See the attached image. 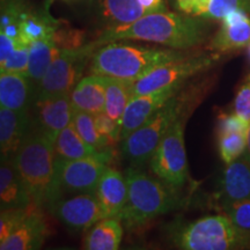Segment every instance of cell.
Listing matches in <instances>:
<instances>
[{
    "instance_id": "1",
    "label": "cell",
    "mask_w": 250,
    "mask_h": 250,
    "mask_svg": "<svg viewBox=\"0 0 250 250\" xmlns=\"http://www.w3.org/2000/svg\"><path fill=\"white\" fill-rule=\"evenodd\" d=\"M208 19L189 14L160 12L144 15L134 22L103 30L95 41L99 46L121 41H145L176 50L201 45L208 33Z\"/></svg>"
},
{
    "instance_id": "2",
    "label": "cell",
    "mask_w": 250,
    "mask_h": 250,
    "mask_svg": "<svg viewBox=\"0 0 250 250\" xmlns=\"http://www.w3.org/2000/svg\"><path fill=\"white\" fill-rule=\"evenodd\" d=\"M186 57L181 50L111 42L99 46L90 58V73L136 81L153 68Z\"/></svg>"
},
{
    "instance_id": "3",
    "label": "cell",
    "mask_w": 250,
    "mask_h": 250,
    "mask_svg": "<svg viewBox=\"0 0 250 250\" xmlns=\"http://www.w3.org/2000/svg\"><path fill=\"white\" fill-rule=\"evenodd\" d=\"M55 144L33 127L13 156L31 201L41 210H49L61 198L55 176Z\"/></svg>"
},
{
    "instance_id": "4",
    "label": "cell",
    "mask_w": 250,
    "mask_h": 250,
    "mask_svg": "<svg viewBox=\"0 0 250 250\" xmlns=\"http://www.w3.org/2000/svg\"><path fill=\"white\" fill-rule=\"evenodd\" d=\"M125 179L127 183V201L120 215L124 226L129 228L144 226L179 206L180 198L171 191L170 186L152 179L136 167L127 168Z\"/></svg>"
},
{
    "instance_id": "5",
    "label": "cell",
    "mask_w": 250,
    "mask_h": 250,
    "mask_svg": "<svg viewBox=\"0 0 250 250\" xmlns=\"http://www.w3.org/2000/svg\"><path fill=\"white\" fill-rule=\"evenodd\" d=\"M170 236L174 245L184 250L250 249V230L237 226L227 214L208 215L180 224Z\"/></svg>"
},
{
    "instance_id": "6",
    "label": "cell",
    "mask_w": 250,
    "mask_h": 250,
    "mask_svg": "<svg viewBox=\"0 0 250 250\" xmlns=\"http://www.w3.org/2000/svg\"><path fill=\"white\" fill-rule=\"evenodd\" d=\"M181 102L177 94L168 100L147 122L121 140V152L131 167H143L151 161L156 147L175 121L181 116Z\"/></svg>"
},
{
    "instance_id": "7",
    "label": "cell",
    "mask_w": 250,
    "mask_h": 250,
    "mask_svg": "<svg viewBox=\"0 0 250 250\" xmlns=\"http://www.w3.org/2000/svg\"><path fill=\"white\" fill-rule=\"evenodd\" d=\"M98 45L95 42H92L80 48L59 50L41 81L36 99L71 93L73 87L80 81Z\"/></svg>"
},
{
    "instance_id": "8",
    "label": "cell",
    "mask_w": 250,
    "mask_h": 250,
    "mask_svg": "<svg viewBox=\"0 0 250 250\" xmlns=\"http://www.w3.org/2000/svg\"><path fill=\"white\" fill-rule=\"evenodd\" d=\"M110 160L108 152H100L89 158L67 160L55 155V176L59 196H73L95 192Z\"/></svg>"
},
{
    "instance_id": "9",
    "label": "cell",
    "mask_w": 250,
    "mask_h": 250,
    "mask_svg": "<svg viewBox=\"0 0 250 250\" xmlns=\"http://www.w3.org/2000/svg\"><path fill=\"white\" fill-rule=\"evenodd\" d=\"M186 117L180 116L174 122L149 161L153 173L173 189L182 187L189 176L184 145Z\"/></svg>"
},
{
    "instance_id": "10",
    "label": "cell",
    "mask_w": 250,
    "mask_h": 250,
    "mask_svg": "<svg viewBox=\"0 0 250 250\" xmlns=\"http://www.w3.org/2000/svg\"><path fill=\"white\" fill-rule=\"evenodd\" d=\"M215 61H217L215 56H196V57H184L160 65L139 78L138 80L133 81L131 86L132 98L168 87L182 85L187 79L208 70Z\"/></svg>"
},
{
    "instance_id": "11",
    "label": "cell",
    "mask_w": 250,
    "mask_h": 250,
    "mask_svg": "<svg viewBox=\"0 0 250 250\" xmlns=\"http://www.w3.org/2000/svg\"><path fill=\"white\" fill-rule=\"evenodd\" d=\"M48 212L73 233L87 232L105 218L95 192L62 197L50 206Z\"/></svg>"
},
{
    "instance_id": "12",
    "label": "cell",
    "mask_w": 250,
    "mask_h": 250,
    "mask_svg": "<svg viewBox=\"0 0 250 250\" xmlns=\"http://www.w3.org/2000/svg\"><path fill=\"white\" fill-rule=\"evenodd\" d=\"M33 127L56 144L59 133L73 121L74 108L70 93L39 98L34 102Z\"/></svg>"
},
{
    "instance_id": "13",
    "label": "cell",
    "mask_w": 250,
    "mask_h": 250,
    "mask_svg": "<svg viewBox=\"0 0 250 250\" xmlns=\"http://www.w3.org/2000/svg\"><path fill=\"white\" fill-rule=\"evenodd\" d=\"M180 90L181 85L131 98L122 120L121 140L126 138L134 130L147 122L168 100L179 94Z\"/></svg>"
},
{
    "instance_id": "14",
    "label": "cell",
    "mask_w": 250,
    "mask_h": 250,
    "mask_svg": "<svg viewBox=\"0 0 250 250\" xmlns=\"http://www.w3.org/2000/svg\"><path fill=\"white\" fill-rule=\"evenodd\" d=\"M217 197L221 208L250 199V156L246 152L226 165L219 180Z\"/></svg>"
},
{
    "instance_id": "15",
    "label": "cell",
    "mask_w": 250,
    "mask_h": 250,
    "mask_svg": "<svg viewBox=\"0 0 250 250\" xmlns=\"http://www.w3.org/2000/svg\"><path fill=\"white\" fill-rule=\"evenodd\" d=\"M49 228L42 210L35 204L28 208L23 220L5 241L0 242L1 250H35L43 246L49 235Z\"/></svg>"
},
{
    "instance_id": "16",
    "label": "cell",
    "mask_w": 250,
    "mask_h": 250,
    "mask_svg": "<svg viewBox=\"0 0 250 250\" xmlns=\"http://www.w3.org/2000/svg\"><path fill=\"white\" fill-rule=\"evenodd\" d=\"M221 26L211 41L210 48L219 54L235 51L250 44V15L235 9L221 19Z\"/></svg>"
},
{
    "instance_id": "17",
    "label": "cell",
    "mask_w": 250,
    "mask_h": 250,
    "mask_svg": "<svg viewBox=\"0 0 250 250\" xmlns=\"http://www.w3.org/2000/svg\"><path fill=\"white\" fill-rule=\"evenodd\" d=\"M37 95L35 83L27 74L2 72L0 74V107L29 111Z\"/></svg>"
},
{
    "instance_id": "18",
    "label": "cell",
    "mask_w": 250,
    "mask_h": 250,
    "mask_svg": "<svg viewBox=\"0 0 250 250\" xmlns=\"http://www.w3.org/2000/svg\"><path fill=\"white\" fill-rule=\"evenodd\" d=\"M33 130L29 111L0 108V152L1 159H13L28 133Z\"/></svg>"
},
{
    "instance_id": "19",
    "label": "cell",
    "mask_w": 250,
    "mask_h": 250,
    "mask_svg": "<svg viewBox=\"0 0 250 250\" xmlns=\"http://www.w3.org/2000/svg\"><path fill=\"white\" fill-rule=\"evenodd\" d=\"M95 193L104 217L120 219L121 212L127 201V183L123 174L115 168H105Z\"/></svg>"
},
{
    "instance_id": "20",
    "label": "cell",
    "mask_w": 250,
    "mask_h": 250,
    "mask_svg": "<svg viewBox=\"0 0 250 250\" xmlns=\"http://www.w3.org/2000/svg\"><path fill=\"white\" fill-rule=\"evenodd\" d=\"M34 204L13 159H1L0 165V208H24Z\"/></svg>"
},
{
    "instance_id": "21",
    "label": "cell",
    "mask_w": 250,
    "mask_h": 250,
    "mask_svg": "<svg viewBox=\"0 0 250 250\" xmlns=\"http://www.w3.org/2000/svg\"><path fill=\"white\" fill-rule=\"evenodd\" d=\"M94 9L104 30L126 26L147 15L139 0H95Z\"/></svg>"
},
{
    "instance_id": "22",
    "label": "cell",
    "mask_w": 250,
    "mask_h": 250,
    "mask_svg": "<svg viewBox=\"0 0 250 250\" xmlns=\"http://www.w3.org/2000/svg\"><path fill=\"white\" fill-rule=\"evenodd\" d=\"M74 110L99 114L104 111L105 88L102 77L90 73L81 78L70 93Z\"/></svg>"
},
{
    "instance_id": "23",
    "label": "cell",
    "mask_w": 250,
    "mask_h": 250,
    "mask_svg": "<svg viewBox=\"0 0 250 250\" xmlns=\"http://www.w3.org/2000/svg\"><path fill=\"white\" fill-rule=\"evenodd\" d=\"M62 26V21L57 20L50 14L49 4L39 11H29L20 23V40L21 42L30 43L39 40L54 39L56 30Z\"/></svg>"
},
{
    "instance_id": "24",
    "label": "cell",
    "mask_w": 250,
    "mask_h": 250,
    "mask_svg": "<svg viewBox=\"0 0 250 250\" xmlns=\"http://www.w3.org/2000/svg\"><path fill=\"white\" fill-rule=\"evenodd\" d=\"M123 239V223L118 218H103L87 230L83 249L116 250Z\"/></svg>"
},
{
    "instance_id": "25",
    "label": "cell",
    "mask_w": 250,
    "mask_h": 250,
    "mask_svg": "<svg viewBox=\"0 0 250 250\" xmlns=\"http://www.w3.org/2000/svg\"><path fill=\"white\" fill-rule=\"evenodd\" d=\"M101 77L105 88L104 112L122 126L124 111L132 98V92H131L132 81L107 76Z\"/></svg>"
},
{
    "instance_id": "26",
    "label": "cell",
    "mask_w": 250,
    "mask_h": 250,
    "mask_svg": "<svg viewBox=\"0 0 250 250\" xmlns=\"http://www.w3.org/2000/svg\"><path fill=\"white\" fill-rule=\"evenodd\" d=\"M61 48L56 44L54 39L39 40L29 45V64H28L27 76L35 83L37 90L43 77Z\"/></svg>"
},
{
    "instance_id": "27",
    "label": "cell",
    "mask_w": 250,
    "mask_h": 250,
    "mask_svg": "<svg viewBox=\"0 0 250 250\" xmlns=\"http://www.w3.org/2000/svg\"><path fill=\"white\" fill-rule=\"evenodd\" d=\"M55 153L56 155L62 156L67 160H74V159L95 156L100 152L99 149L90 146L81 138L76 127L71 123L59 133L55 144Z\"/></svg>"
},
{
    "instance_id": "28",
    "label": "cell",
    "mask_w": 250,
    "mask_h": 250,
    "mask_svg": "<svg viewBox=\"0 0 250 250\" xmlns=\"http://www.w3.org/2000/svg\"><path fill=\"white\" fill-rule=\"evenodd\" d=\"M235 9L250 15V0H198L192 15L208 20H221Z\"/></svg>"
},
{
    "instance_id": "29",
    "label": "cell",
    "mask_w": 250,
    "mask_h": 250,
    "mask_svg": "<svg viewBox=\"0 0 250 250\" xmlns=\"http://www.w3.org/2000/svg\"><path fill=\"white\" fill-rule=\"evenodd\" d=\"M27 12L24 0H1L0 31L12 39L20 40V23Z\"/></svg>"
},
{
    "instance_id": "30",
    "label": "cell",
    "mask_w": 250,
    "mask_h": 250,
    "mask_svg": "<svg viewBox=\"0 0 250 250\" xmlns=\"http://www.w3.org/2000/svg\"><path fill=\"white\" fill-rule=\"evenodd\" d=\"M217 144L220 159L225 165H228L239 159L246 152L248 145V133H217Z\"/></svg>"
},
{
    "instance_id": "31",
    "label": "cell",
    "mask_w": 250,
    "mask_h": 250,
    "mask_svg": "<svg viewBox=\"0 0 250 250\" xmlns=\"http://www.w3.org/2000/svg\"><path fill=\"white\" fill-rule=\"evenodd\" d=\"M72 124L76 127L77 132L80 134L81 138L96 149L107 147L109 144H110L107 139L103 138L101 134L99 133L98 129H96L93 114L76 110L74 111Z\"/></svg>"
},
{
    "instance_id": "32",
    "label": "cell",
    "mask_w": 250,
    "mask_h": 250,
    "mask_svg": "<svg viewBox=\"0 0 250 250\" xmlns=\"http://www.w3.org/2000/svg\"><path fill=\"white\" fill-rule=\"evenodd\" d=\"M29 45L28 43L18 41L17 48L7 61L0 65V73L2 72H18L27 74L29 64Z\"/></svg>"
},
{
    "instance_id": "33",
    "label": "cell",
    "mask_w": 250,
    "mask_h": 250,
    "mask_svg": "<svg viewBox=\"0 0 250 250\" xmlns=\"http://www.w3.org/2000/svg\"><path fill=\"white\" fill-rule=\"evenodd\" d=\"M233 112L250 126V73L237 88L233 102Z\"/></svg>"
},
{
    "instance_id": "34",
    "label": "cell",
    "mask_w": 250,
    "mask_h": 250,
    "mask_svg": "<svg viewBox=\"0 0 250 250\" xmlns=\"http://www.w3.org/2000/svg\"><path fill=\"white\" fill-rule=\"evenodd\" d=\"M29 208V206H28ZM28 208L1 210L0 214V242L5 241L26 217Z\"/></svg>"
},
{
    "instance_id": "35",
    "label": "cell",
    "mask_w": 250,
    "mask_h": 250,
    "mask_svg": "<svg viewBox=\"0 0 250 250\" xmlns=\"http://www.w3.org/2000/svg\"><path fill=\"white\" fill-rule=\"evenodd\" d=\"M94 121H95L99 133L109 143H117L121 139L122 126L114 120H111L104 111L94 115Z\"/></svg>"
},
{
    "instance_id": "36",
    "label": "cell",
    "mask_w": 250,
    "mask_h": 250,
    "mask_svg": "<svg viewBox=\"0 0 250 250\" xmlns=\"http://www.w3.org/2000/svg\"><path fill=\"white\" fill-rule=\"evenodd\" d=\"M250 126L234 112H223L218 116L217 133L245 132L249 133Z\"/></svg>"
},
{
    "instance_id": "37",
    "label": "cell",
    "mask_w": 250,
    "mask_h": 250,
    "mask_svg": "<svg viewBox=\"0 0 250 250\" xmlns=\"http://www.w3.org/2000/svg\"><path fill=\"white\" fill-rule=\"evenodd\" d=\"M226 214L233 220V223L243 229L250 230V199L235 203L223 208Z\"/></svg>"
},
{
    "instance_id": "38",
    "label": "cell",
    "mask_w": 250,
    "mask_h": 250,
    "mask_svg": "<svg viewBox=\"0 0 250 250\" xmlns=\"http://www.w3.org/2000/svg\"><path fill=\"white\" fill-rule=\"evenodd\" d=\"M54 41L61 49H74L85 45L83 44V34L79 30L65 29L62 26L56 30Z\"/></svg>"
},
{
    "instance_id": "39",
    "label": "cell",
    "mask_w": 250,
    "mask_h": 250,
    "mask_svg": "<svg viewBox=\"0 0 250 250\" xmlns=\"http://www.w3.org/2000/svg\"><path fill=\"white\" fill-rule=\"evenodd\" d=\"M18 41L12 39L5 33L0 31V65L4 64L7 59L11 57L13 51L17 48Z\"/></svg>"
},
{
    "instance_id": "40",
    "label": "cell",
    "mask_w": 250,
    "mask_h": 250,
    "mask_svg": "<svg viewBox=\"0 0 250 250\" xmlns=\"http://www.w3.org/2000/svg\"><path fill=\"white\" fill-rule=\"evenodd\" d=\"M139 1L147 14L167 12V5L165 0H139Z\"/></svg>"
},
{
    "instance_id": "41",
    "label": "cell",
    "mask_w": 250,
    "mask_h": 250,
    "mask_svg": "<svg viewBox=\"0 0 250 250\" xmlns=\"http://www.w3.org/2000/svg\"><path fill=\"white\" fill-rule=\"evenodd\" d=\"M175 7L184 14L192 15L198 0H171Z\"/></svg>"
},
{
    "instance_id": "42",
    "label": "cell",
    "mask_w": 250,
    "mask_h": 250,
    "mask_svg": "<svg viewBox=\"0 0 250 250\" xmlns=\"http://www.w3.org/2000/svg\"><path fill=\"white\" fill-rule=\"evenodd\" d=\"M246 153L250 156V129H249V133H248V145H247Z\"/></svg>"
},
{
    "instance_id": "43",
    "label": "cell",
    "mask_w": 250,
    "mask_h": 250,
    "mask_svg": "<svg viewBox=\"0 0 250 250\" xmlns=\"http://www.w3.org/2000/svg\"><path fill=\"white\" fill-rule=\"evenodd\" d=\"M247 49H248V57H249V61H250V44L247 46Z\"/></svg>"
}]
</instances>
